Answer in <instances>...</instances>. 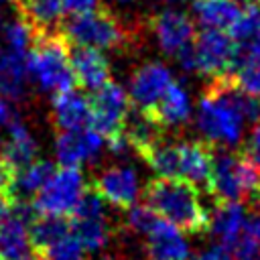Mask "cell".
<instances>
[{"mask_svg":"<svg viewBox=\"0 0 260 260\" xmlns=\"http://www.w3.org/2000/svg\"><path fill=\"white\" fill-rule=\"evenodd\" d=\"M260 120V102L246 95L234 77H217L201 93L195 126L207 146L236 148L244 138L246 122Z\"/></svg>","mask_w":260,"mask_h":260,"instance_id":"1","label":"cell"},{"mask_svg":"<svg viewBox=\"0 0 260 260\" xmlns=\"http://www.w3.org/2000/svg\"><path fill=\"white\" fill-rule=\"evenodd\" d=\"M146 205L181 232H207L209 213L199 199V191L185 179L156 177L144 187Z\"/></svg>","mask_w":260,"mask_h":260,"instance_id":"2","label":"cell"},{"mask_svg":"<svg viewBox=\"0 0 260 260\" xmlns=\"http://www.w3.org/2000/svg\"><path fill=\"white\" fill-rule=\"evenodd\" d=\"M26 69L30 81H35V85L45 93L59 95L73 89L75 75L71 69L69 43L61 32H47L37 37L26 57Z\"/></svg>","mask_w":260,"mask_h":260,"instance_id":"3","label":"cell"},{"mask_svg":"<svg viewBox=\"0 0 260 260\" xmlns=\"http://www.w3.org/2000/svg\"><path fill=\"white\" fill-rule=\"evenodd\" d=\"M258 187L260 169L250 158L230 150L213 154L207 191L217 203H242L246 197L256 199Z\"/></svg>","mask_w":260,"mask_h":260,"instance_id":"4","label":"cell"},{"mask_svg":"<svg viewBox=\"0 0 260 260\" xmlns=\"http://www.w3.org/2000/svg\"><path fill=\"white\" fill-rule=\"evenodd\" d=\"M61 35L69 45L95 51L120 49L130 39V32L118 16L102 8L85 14H71V18L63 24Z\"/></svg>","mask_w":260,"mask_h":260,"instance_id":"5","label":"cell"},{"mask_svg":"<svg viewBox=\"0 0 260 260\" xmlns=\"http://www.w3.org/2000/svg\"><path fill=\"white\" fill-rule=\"evenodd\" d=\"M87 193L85 177L79 169L61 167L57 169L43 189L32 197V209L39 215H59L65 217L73 213Z\"/></svg>","mask_w":260,"mask_h":260,"instance_id":"6","label":"cell"},{"mask_svg":"<svg viewBox=\"0 0 260 260\" xmlns=\"http://www.w3.org/2000/svg\"><path fill=\"white\" fill-rule=\"evenodd\" d=\"M193 57V73L207 75V77H225L232 67L238 63V51L232 37L223 30L203 28L195 35L191 45Z\"/></svg>","mask_w":260,"mask_h":260,"instance_id":"7","label":"cell"},{"mask_svg":"<svg viewBox=\"0 0 260 260\" xmlns=\"http://www.w3.org/2000/svg\"><path fill=\"white\" fill-rule=\"evenodd\" d=\"M71 215V234L79 240L87 254H98L110 246L112 225L106 213V203L93 191H87L83 195Z\"/></svg>","mask_w":260,"mask_h":260,"instance_id":"8","label":"cell"},{"mask_svg":"<svg viewBox=\"0 0 260 260\" xmlns=\"http://www.w3.org/2000/svg\"><path fill=\"white\" fill-rule=\"evenodd\" d=\"M32 205L12 203L0 223V258L2 260H37L28 225L35 219Z\"/></svg>","mask_w":260,"mask_h":260,"instance_id":"9","label":"cell"},{"mask_svg":"<svg viewBox=\"0 0 260 260\" xmlns=\"http://www.w3.org/2000/svg\"><path fill=\"white\" fill-rule=\"evenodd\" d=\"M91 191L104 203H110L118 209H130L132 205H136L140 195L138 171L130 165L106 167L93 177Z\"/></svg>","mask_w":260,"mask_h":260,"instance_id":"10","label":"cell"},{"mask_svg":"<svg viewBox=\"0 0 260 260\" xmlns=\"http://www.w3.org/2000/svg\"><path fill=\"white\" fill-rule=\"evenodd\" d=\"M89 104L91 128H95L106 138L120 132L130 116V95L116 81H108L104 87L93 91Z\"/></svg>","mask_w":260,"mask_h":260,"instance_id":"11","label":"cell"},{"mask_svg":"<svg viewBox=\"0 0 260 260\" xmlns=\"http://www.w3.org/2000/svg\"><path fill=\"white\" fill-rule=\"evenodd\" d=\"M128 83L126 91L130 102L138 108V112L150 114L173 85V71L162 61H146L132 71Z\"/></svg>","mask_w":260,"mask_h":260,"instance_id":"12","label":"cell"},{"mask_svg":"<svg viewBox=\"0 0 260 260\" xmlns=\"http://www.w3.org/2000/svg\"><path fill=\"white\" fill-rule=\"evenodd\" d=\"M150 30L158 49L169 57H177L179 53H183L195 39L193 18L177 8H165L152 14Z\"/></svg>","mask_w":260,"mask_h":260,"instance_id":"13","label":"cell"},{"mask_svg":"<svg viewBox=\"0 0 260 260\" xmlns=\"http://www.w3.org/2000/svg\"><path fill=\"white\" fill-rule=\"evenodd\" d=\"M106 148V136L87 126L81 130L59 132L55 138V156L61 167L79 169L85 162L95 160Z\"/></svg>","mask_w":260,"mask_h":260,"instance_id":"14","label":"cell"},{"mask_svg":"<svg viewBox=\"0 0 260 260\" xmlns=\"http://www.w3.org/2000/svg\"><path fill=\"white\" fill-rule=\"evenodd\" d=\"M146 260H191V244L187 236L165 219H156L144 236Z\"/></svg>","mask_w":260,"mask_h":260,"instance_id":"15","label":"cell"},{"mask_svg":"<svg viewBox=\"0 0 260 260\" xmlns=\"http://www.w3.org/2000/svg\"><path fill=\"white\" fill-rule=\"evenodd\" d=\"M207 232L228 252L250 232V219L242 203H217L209 213Z\"/></svg>","mask_w":260,"mask_h":260,"instance_id":"16","label":"cell"},{"mask_svg":"<svg viewBox=\"0 0 260 260\" xmlns=\"http://www.w3.org/2000/svg\"><path fill=\"white\" fill-rule=\"evenodd\" d=\"M230 37L236 43L238 63H260V8L254 2H248L230 28Z\"/></svg>","mask_w":260,"mask_h":260,"instance_id":"17","label":"cell"},{"mask_svg":"<svg viewBox=\"0 0 260 260\" xmlns=\"http://www.w3.org/2000/svg\"><path fill=\"white\" fill-rule=\"evenodd\" d=\"M51 116L59 132L81 130L91 124V104L81 91L69 89L53 98Z\"/></svg>","mask_w":260,"mask_h":260,"instance_id":"18","label":"cell"},{"mask_svg":"<svg viewBox=\"0 0 260 260\" xmlns=\"http://www.w3.org/2000/svg\"><path fill=\"white\" fill-rule=\"evenodd\" d=\"M39 154V144L37 138L32 136L30 128L26 126L24 120L16 118L8 128H6V138H4V150H2V160L16 173L30 162L37 160Z\"/></svg>","mask_w":260,"mask_h":260,"instance_id":"19","label":"cell"},{"mask_svg":"<svg viewBox=\"0 0 260 260\" xmlns=\"http://www.w3.org/2000/svg\"><path fill=\"white\" fill-rule=\"evenodd\" d=\"M71 69L75 75V83L83 89L98 91L110 81V61L102 51L75 47L71 53Z\"/></svg>","mask_w":260,"mask_h":260,"instance_id":"20","label":"cell"},{"mask_svg":"<svg viewBox=\"0 0 260 260\" xmlns=\"http://www.w3.org/2000/svg\"><path fill=\"white\" fill-rule=\"evenodd\" d=\"M191 114H193L191 93H189V89L185 85H181L177 81H173V85L167 89V93L162 95V100L150 112V116L154 118V122L162 130L179 128V126L187 124L189 118H191Z\"/></svg>","mask_w":260,"mask_h":260,"instance_id":"21","label":"cell"},{"mask_svg":"<svg viewBox=\"0 0 260 260\" xmlns=\"http://www.w3.org/2000/svg\"><path fill=\"white\" fill-rule=\"evenodd\" d=\"M213 152L211 146L197 140L179 142V179L189 181L191 185H205L211 175Z\"/></svg>","mask_w":260,"mask_h":260,"instance_id":"22","label":"cell"},{"mask_svg":"<svg viewBox=\"0 0 260 260\" xmlns=\"http://www.w3.org/2000/svg\"><path fill=\"white\" fill-rule=\"evenodd\" d=\"M26 57L4 49L0 59V93L10 102H22L28 93L30 77L26 69Z\"/></svg>","mask_w":260,"mask_h":260,"instance_id":"23","label":"cell"},{"mask_svg":"<svg viewBox=\"0 0 260 260\" xmlns=\"http://www.w3.org/2000/svg\"><path fill=\"white\" fill-rule=\"evenodd\" d=\"M244 6L240 0H195L193 14L203 28L230 30L240 18Z\"/></svg>","mask_w":260,"mask_h":260,"instance_id":"24","label":"cell"},{"mask_svg":"<svg viewBox=\"0 0 260 260\" xmlns=\"http://www.w3.org/2000/svg\"><path fill=\"white\" fill-rule=\"evenodd\" d=\"M55 173V167L51 160H35L28 167L14 173L12 189H10V205L12 203H26L32 199L43 185L49 181V177Z\"/></svg>","mask_w":260,"mask_h":260,"instance_id":"25","label":"cell"},{"mask_svg":"<svg viewBox=\"0 0 260 260\" xmlns=\"http://www.w3.org/2000/svg\"><path fill=\"white\" fill-rule=\"evenodd\" d=\"M63 12L61 0H18V14L26 18L39 35L55 32Z\"/></svg>","mask_w":260,"mask_h":260,"instance_id":"26","label":"cell"},{"mask_svg":"<svg viewBox=\"0 0 260 260\" xmlns=\"http://www.w3.org/2000/svg\"><path fill=\"white\" fill-rule=\"evenodd\" d=\"M140 158L158 177L179 179V142L160 138L140 152Z\"/></svg>","mask_w":260,"mask_h":260,"instance_id":"27","label":"cell"},{"mask_svg":"<svg viewBox=\"0 0 260 260\" xmlns=\"http://www.w3.org/2000/svg\"><path fill=\"white\" fill-rule=\"evenodd\" d=\"M28 232H30L32 246L45 252L47 248H51L53 244H57L59 240L71 234V221L59 215H37L30 221Z\"/></svg>","mask_w":260,"mask_h":260,"instance_id":"28","label":"cell"},{"mask_svg":"<svg viewBox=\"0 0 260 260\" xmlns=\"http://www.w3.org/2000/svg\"><path fill=\"white\" fill-rule=\"evenodd\" d=\"M122 132L126 134V138L130 140L134 152H142L144 148H148L150 144L158 142L165 134V130L154 122V118L150 114H144V112H138L134 116H128Z\"/></svg>","mask_w":260,"mask_h":260,"instance_id":"29","label":"cell"},{"mask_svg":"<svg viewBox=\"0 0 260 260\" xmlns=\"http://www.w3.org/2000/svg\"><path fill=\"white\" fill-rule=\"evenodd\" d=\"M39 32L32 28V24L22 18L20 14L12 20H8L6 24H2V35H0V43L6 51L16 53V55H28L35 41H37Z\"/></svg>","mask_w":260,"mask_h":260,"instance_id":"30","label":"cell"},{"mask_svg":"<svg viewBox=\"0 0 260 260\" xmlns=\"http://www.w3.org/2000/svg\"><path fill=\"white\" fill-rule=\"evenodd\" d=\"M43 258L45 260H87V252L79 244V240L73 234H69L67 238H63L57 244H53L51 248H47Z\"/></svg>","mask_w":260,"mask_h":260,"instance_id":"31","label":"cell"},{"mask_svg":"<svg viewBox=\"0 0 260 260\" xmlns=\"http://www.w3.org/2000/svg\"><path fill=\"white\" fill-rule=\"evenodd\" d=\"M158 215L148 205H132L126 213V228L136 236H146L148 230L154 225Z\"/></svg>","mask_w":260,"mask_h":260,"instance_id":"32","label":"cell"},{"mask_svg":"<svg viewBox=\"0 0 260 260\" xmlns=\"http://www.w3.org/2000/svg\"><path fill=\"white\" fill-rule=\"evenodd\" d=\"M234 81L246 95L260 102V63H244L238 69Z\"/></svg>","mask_w":260,"mask_h":260,"instance_id":"33","label":"cell"},{"mask_svg":"<svg viewBox=\"0 0 260 260\" xmlns=\"http://www.w3.org/2000/svg\"><path fill=\"white\" fill-rule=\"evenodd\" d=\"M230 254L234 256V260H260V242L256 240V236L250 232L230 250Z\"/></svg>","mask_w":260,"mask_h":260,"instance_id":"34","label":"cell"},{"mask_svg":"<svg viewBox=\"0 0 260 260\" xmlns=\"http://www.w3.org/2000/svg\"><path fill=\"white\" fill-rule=\"evenodd\" d=\"M244 156L250 158L260 169V122H256V126L248 134V140L244 146Z\"/></svg>","mask_w":260,"mask_h":260,"instance_id":"35","label":"cell"},{"mask_svg":"<svg viewBox=\"0 0 260 260\" xmlns=\"http://www.w3.org/2000/svg\"><path fill=\"white\" fill-rule=\"evenodd\" d=\"M63 8L71 14H85V12H93L100 8L102 0H61Z\"/></svg>","mask_w":260,"mask_h":260,"instance_id":"36","label":"cell"},{"mask_svg":"<svg viewBox=\"0 0 260 260\" xmlns=\"http://www.w3.org/2000/svg\"><path fill=\"white\" fill-rule=\"evenodd\" d=\"M12 179L14 171L0 158V197L10 203V189H12Z\"/></svg>","mask_w":260,"mask_h":260,"instance_id":"37","label":"cell"},{"mask_svg":"<svg viewBox=\"0 0 260 260\" xmlns=\"http://www.w3.org/2000/svg\"><path fill=\"white\" fill-rule=\"evenodd\" d=\"M191 260H234V256L221 246H209L199 254H195Z\"/></svg>","mask_w":260,"mask_h":260,"instance_id":"38","label":"cell"},{"mask_svg":"<svg viewBox=\"0 0 260 260\" xmlns=\"http://www.w3.org/2000/svg\"><path fill=\"white\" fill-rule=\"evenodd\" d=\"M16 118H18V114H16L12 102L6 100V98L0 93V128H8Z\"/></svg>","mask_w":260,"mask_h":260,"instance_id":"39","label":"cell"},{"mask_svg":"<svg viewBox=\"0 0 260 260\" xmlns=\"http://www.w3.org/2000/svg\"><path fill=\"white\" fill-rule=\"evenodd\" d=\"M250 228H252V234L256 236V240L260 242V215H256L254 219H250Z\"/></svg>","mask_w":260,"mask_h":260,"instance_id":"40","label":"cell"},{"mask_svg":"<svg viewBox=\"0 0 260 260\" xmlns=\"http://www.w3.org/2000/svg\"><path fill=\"white\" fill-rule=\"evenodd\" d=\"M8 209H10V203L0 197V223H2V219L8 215Z\"/></svg>","mask_w":260,"mask_h":260,"instance_id":"41","label":"cell"},{"mask_svg":"<svg viewBox=\"0 0 260 260\" xmlns=\"http://www.w3.org/2000/svg\"><path fill=\"white\" fill-rule=\"evenodd\" d=\"M10 0H0V24H2V12H4V6L8 4Z\"/></svg>","mask_w":260,"mask_h":260,"instance_id":"42","label":"cell"},{"mask_svg":"<svg viewBox=\"0 0 260 260\" xmlns=\"http://www.w3.org/2000/svg\"><path fill=\"white\" fill-rule=\"evenodd\" d=\"M112 2H116V4H120V6H128V4H132L134 0H112Z\"/></svg>","mask_w":260,"mask_h":260,"instance_id":"43","label":"cell"},{"mask_svg":"<svg viewBox=\"0 0 260 260\" xmlns=\"http://www.w3.org/2000/svg\"><path fill=\"white\" fill-rule=\"evenodd\" d=\"M2 150H4V138H2V134H0V158H2Z\"/></svg>","mask_w":260,"mask_h":260,"instance_id":"44","label":"cell"},{"mask_svg":"<svg viewBox=\"0 0 260 260\" xmlns=\"http://www.w3.org/2000/svg\"><path fill=\"white\" fill-rule=\"evenodd\" d=\"M2 55H4V47H2V43H0V59H2Z\"/></svg>","mask_w":260,"mask_h":260,"instance_id":"45","label":"cell"},{"mask_svg":"<svg viewBox=\"0 0 260 260\" xmlns=\"http://www.w3.org/2000/svg\"><path fill=\"white\" fill-rule=\"evenodd\" d=\"M256 201L260 203V187H258V195H256Z\"/></svg>","mask_w":260,"mask_h":260,"instance_id":"46","label":"cell"},{"mask_svg":"<svg viewBox=\"0 0 260 260\" xmlns=\"http://www.w3.org/2000/svg\"><path fill=\"white\" fill-rule=\"evenodd\" d=\"M256 6H258V8H260V0H256Z\"/></svg>","mask_w":260,"mask_h":260,"instance_id":"47","label":"cell"},{"mask_svg":"<svg viewBox=\"0 0 260 260\" xmlns=\"http://www.w3.org/2000/svg\"><path fill=\"white\" fill-rule=\"evenodd\" d=\"M162 2H177V0H162Z\"/></svg>","mask_w":260,"mask_h":260,"instance_id":"48","label":"cell"},{"mask_svg":"<svg viewBox=\"0 0 260 260\" xmlns=\"http://www.w3.org/2000/svg\"><path fill=\"white\" fill-rule=\"evenodd\" d=\"M37 260H45V258H37Z\"/></svg>","mask_w":260,"mask_h":260,"instance_id":"49","label":"cell"},{"mask_svg":"<svg viewBox=\"0 0 260 260\" xmlns=\"http://www.w3.org/2000/svg\"><path fill=\"white\" fill-rule=\"evenodd\" d=\"M0 260H2V258H0Z\"/></svg>","mask_w":260,"mask_h":260,"instance_id":"50","label":"cell"}]
</instances>
